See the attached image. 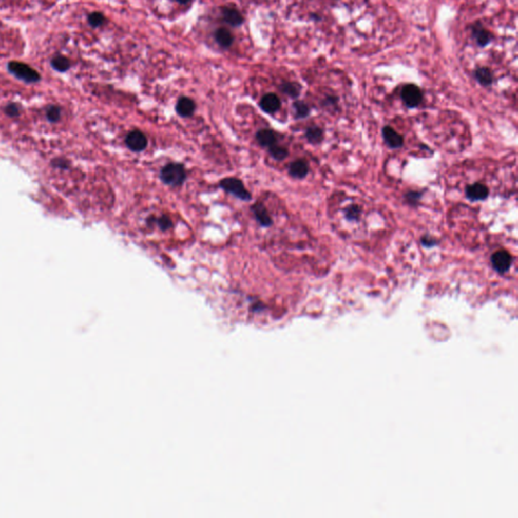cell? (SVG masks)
<instances>
[{"instance_id": "6da1fadb", "label": "cell", "mask_w": 518, "mask_h": 518, "mask_svg": "<svg viewBox=\"0 0 518 518\" xmlns=\"http://www.w3.org/2000/svg\"><path fill=\"white\" fill-rule=\"evenodd\" d=\"M186 174L184 167L181 164L170 163L166 165L161 171V179L164 183L172 186H179L185 180Z\"/></svg>"}, {"instance_id": "7a4b0ae2", "label": "cell", "mask_w": 518, "mask_h": 518, "mask_svg": "<svg viewBox=\"0 0 518 518\" xmlns=\"http://www.w3.org/2000/svg\"><path fill=\"white\" fill-rule=\"evenodd\" d=\"M8 70L16 78L28 83L37 82L41 79V76L35 69L21 62H10L8 64Z\"/></svg>"}, {"instance_id": "3957f363", "label": "cell", "mask_w": 518, "mask_h": 518, "mask_svg": "<svg viewBox=\"0 0 518 518\" xmlns=\"http://www.w3.org/2000/svg\"><path fill=\"white\" fill-rule=\"evenodd\" d=\"M220 185L222 188H224L227 193L233 195L234 197L243 200V201H249L251 200V195L248 193V190L245 188L243 182L241 180L234 178V177H229L221 180Z\"/></svg>"}, {"instance_id": "277c9868", "label": "cell", "mask_w": 518, "mask_h": 518, "mask_svg": "<svg viewBox=\"0 0 518 518\" xmlns=\"http://www.w3.org/2000/svg\"><path fill=\"white\" fill-rule=\"evenodd\" d=\"M470 30L472 37L475 40L476 44L480 48H485L489 46L494 40V35L484 27L483 24L480 21H477L474 24H472Z\"/></svg>"}, {"instance_id": "5b68a950", "label": "cell", "mask_w": 518, "mask_h": 518, "mask_svg": "<svg viewBox=\"0 0 518 518\" xmlns=\"http://www.w3.org/2000/svg\"><path fill=\"white\" fill-rule=\"evenodd\" d=\"M401 98L406 106L410 108L417 107L423 100V93L421 89L412 83L406 84L401 91Z\"/></svg>"}, {"instance_id": "8992f818", "label": "cell", "mask_w": 518, "mask_h": 518, "mask_svg": "<svg viewBox=\"0 0 518 518\" xmlns=\"http://www.w3.org/2000/svg\"><path fill=\"white\" fill-rule=\"evenodd\" d=\"M491 262L493 265V268L499 273V274H505L511 266L512 262V257L511 255L505 251V250H500L495 252L492 257H491Z\"/></svg>"}, {"instance_id": "52a82bcc", "label": "cell", "mask_w": 518, "mask_h": 518, "mask_svg": "<svg viewBox=\"0 0 518 518\" xmlns=\"http://www.w3.org/2000/svg\"><path fill=\"white\" fill-rule=\"evenodd\" d=\"M126 144L131 150L140 152V151H143L147 147L148 140L144 135V133H142L141 131H138V130H135V131H132L128 134V136L126 138Z\"/></svg>"}, {"instance_id": "ba28073f", "label": "cell", "mask_w": 518, "mask_h": 518, "mask_svg": "<svg viewBox=\"0 0 518 518\" xmlns=\"http://www.w3.org/2000/svg\"><path fill=\"white\" fill-rule=\"evenodd\" d=\"M466 195L467 198L473 202L484 201L489 196V189L482 183H474L472 185L467 186Z\"/></svg>"}, {"instance_id": "9c48e42d", "label": "cell", "mask_w": 518, "mask_h": 518, "mask_svg": "<svg viewBox=\"0 0 518 518\" xmlns=\"http://www.w3.org/2000/svg\"><path fill=\"white\" fill-rule=\"evenodd\" d=\"M221 11H222L223 20L231 27H239L243 24L244 18L242 16L240 11L237 10L236 8L225 6V7H222Z\"/></svg>"}, {"instance_id": "30bf717a", "label": "cell", "mask_w": 518, "mask_h": 518, "mask_svg": "<svg viewBox=\"0 0 518 518\" xmlns=\"http://www.w3.org/2000/svg\"><path fill=\"white\" fill-rule=\"evenodd\" d=\"M382 137L385 139L386 143L391 147V148H400L404 144V138L397 133L393 128L387 126L382 129Z\"/></svg>"}, {"instance_id": "8fae6325", "label": "cell", "mask_w": 518, "mask_h": 518, "mask_svg": "<svg viewBox=\"0 0 518 518\" xmlns=\"http://www.w3.org/2000/svg\"><path fill=\"white\" fill-rule=\"evenodd\" d=\"M474 77L476 81L484 87H489L494 83V75L490 68L480 66L474 71Z\"/></svg>"}, {"instance_id": "7c38bea8", "label": "cell", "mask_w": 518, "mask_h": 518, "mask_svg": "<svg viewBox=\"0 0 518 518\" xmlns=\"http://www.w3.org/2000/svg\"><path fill=\"white\" fill-rule=\"evenodd\" d=\"M195 110H196V104L191 99L183 97L178 100L176 104V111L179 116L187 118L193 116Z\"/></svg>"}, {"instance_id": "4fadbf2b", "label": "cell", "mask_w": 518, "mask_h": 518, "mask_svg": "<svg viewBox=\"0 0 518 518\" xmlns=\"http://www.w3.org/2000/svg\"><path fill=\"white\" fill-rule=\"evenodd\" d=\"M260 107L267 113H274L280 108V100L275 93H267L261 99Z\"/></svg>"}, {"instance_id": "5bb4252c", "label": "cell", "mask_w": 518, "mask_h": 518, "mask_svg": "<svg viewBox=\"0 0 518 518\" xmlns=\"http://www.w3.org/2000/svg\"><path fill=\"white\" fill-rule=\"evenodd\" d=\"M215 40L221 48L227 49L232 46L234 42V35H232V33L229 30L225 28H220L215 32Z\"/></svg>"}, {"instance_id": "9a60e30c", "label": "cell", "mask_w": 518, "mask_h": 518, "mask_svg": "<svg viewBox=\"0 0 518 518\" xmlns=\"http://www.w3.org/2000/svg\"><path fill=\"white\" fill-rule=\"evenodd\" d=\"M252 210L257 219V221L263 226V227H268L273 224L272 218L270 217L266 208L261 204H255L252 206Z\"/></svg>"}, {"instance_id": "2e32d148", "label": "cell", "mask_w": 518, "mask_h": 518, "mask_svg": "<svg viewBox=\"0 0 518 518\" xmlns=\"http://www.w3.org/2000/svg\"><path fill=\"white\" fill-rule=\"evenodd\" d=\"M289 171L293 177L301 179V178H304L307 176V174L309 172V167L305 161L297 160V161H294L290 165Z\"/></svg>"}, {"instance_id": "e0dca14e", "label": "cell", "mask_w": 518, "mask_h": 518, "mask_svg": "<svg viewBox=\"0 0 518 518\" xmlns=\"http://www.w3.org/2000/svg\"><path fill=\"white\" fill-rule=\"evenodd\" d=\"M256 139H257L258 143L263 147L271 148L277 144L276 134L273 131L267 130V129L260 130L256 135Z\"/></svg>"}, {"instance_id": "ac0fdd59", "label": "cell", "mask_w": 518, "mask_h": 518, "mask_svg": "<svg viewBox=\"0 0 518 518\" xmlns=\"http://www.w3.org/2000/svg\"><path fill=\"white\" fill-rule=\"evenodd\" d=\"M280 90L292 99H297L301 93V85L297 82H283L280 85Z\"/></svg>"}, {"instance_id": "d6986e66", "label": "cell", "mask_w": 518, "mask_h": 518, "mask_svg": "<svg viewBox=\"0 0 518 518\" xmlns=\"http://www.w3.org/2000/svg\"><path fill=\"white\" fill-rule=\"evenodd\" d=\"M51 64L53 66L54 69L59 71V72H65L70 68V61L64 56L62 55H58V56H55L52 61H51Z\"/></svg>"}, {"instance_id": "ffe728a7", "label": "cell", "mask_w": 518, "mask_h": 518, "mask_svg": "<svg viewBox=\"0 0 518 518\" xmlns=\"http://www.w3.org/2000/svg\"><path fill=\"white\" fill-rule=\"evenodd\" d=\"M293 105H294V109H295V113H296L297 118L304 119L309 116L310 107L308 106V104H305L304 102L298 101V102H295Z\"/></svg>"}, {"instance_id": "44dd1931", "label": "cell", "mask_w": 518, "mask_h": 518, "mask_svg": "<svg viewBox=\"0 0 518 518\" xmlns=\"http://www.w3.org/2000/svg\"><path fill=\"white\" fill-rule=\"evenodd\" d=\"M306 138L310 143H320L323 140V131L318 127H311L306 132Z\"/></svg>"}, {"instance_id": "7402d4cb", "label": "cell", "mask_w": 518, "mask_h": 518, "mask_svg": "<svg viewBox=\"0 0 518 518\" xmlns=\"http://www.w3.org/2000/svg\"><path fill=\"white\" fill-rule=\"evenodd\" d=\"M344 213H346V217L347 220H349V221H358L359 218H360L361 208L358 207L357 205H351V206L346 207V209H344Z\"/></svg>"}, {"instance_id": "603a6c76", "label": "cell", "mask_w": 518, "mask_h": 518, "mask_svg": "<svg viewBox=\"0 0 518 518\" xmlns=\"http://www.w3.org/2000/svg\"><path fill=\"white\" fill-rule=\"evenodd\" d=\"M105 22L104 14L101 12H92L88 15V23L92 28H99Z\"/></svg>"}, {"instance_id": "cb8c5ba5", "label": "cell", "mask_w": 518, "mask_h": 518, "mask_svg": "<svg viewBox=\"0 0 518 518\" xmlns=\"http://www.w3.org/2000/svg\"><path fill=\"white\" fill-rule=\"evenodd\" d=\"M46 116H47V119L52 122V123H56L57 121L60 120L61 118V108L59 106H56V105H52L50 106L48 109H47V112H46Z\"/></svg>"}, {"instance_id": "d4e9b609", "label": "cell", "mask_w": 518, "mask_h": 518, "mask_svg": "<svg viewBox=\"0 0 518 518\" xmlns=\"http://www.w3.org/2000/svg\"><path fill=\"white\" fill-rule=\"evenodd\" d=\"M268 149H270V152L273 155V157L275 159H277V160H282V159H284L287 156L286 149L283 148V147L277 146V144L275 146L268 148Z\"/></svg>"}, {"instance_id": "484cf974", "label": "cell", "mask_w": 518, "mask_h": 518, "mask_svg": "<svg viewBox=\"0 0 518 518\" xmlns=\"http://www.w3.org/2000/svg\"><path fill=\"white\" fill-rule=\"evenodd\" d=\"M157 224L159 225V227L162 230H167V229H169V228L172 227L171 220L168 217H166V216H163V217L159 218L158 221H157Z\"/></svg>"}, {"instance_id": "4316f807", "label": "cell", "mask_w": 518, "mask_h": 518, "mask_svg": "<svg viewBox=\"0 0 518 518\" xmlns=\"http://www.w3.org/2000/svg\"><path fill=\"white\" fill-rule=\"evenodd\" d=\"M5 112H6L9 117H17V116L20 114V107H18V105H17V104H8V105L5 107Z\"/></svg>"}, {"instance_id": "83f0119b", "label": "cell", "mask_w": 518, "mask_h": 518, "mask_svg": "<svg viewBox=\"0 0 518 518\" xmlns=\"http://www.w3.org/2000/svg\"><path fill=\"white\" fill-rule=\"evenodd\" d=\"M421 198V194L420 193H417V191H410L406 195V200L411 204V205H415L419 199Z\"/></svg>"}, {"instance_id": "f1b7e54d", "label": "cell", "mask_w": 518, "mask_h": 518, "mask_svg": "<svg viewBox=\"0 0 518 518\" xmlns=\"http://www.w3.org/2000/svg\"><path fill=\"white\" fill-rule=\"evenodd\" d=\"M421 243H422L424 246H426V247H432V246L436 245L437 241H436L434 238H430V237L426 236V237H422V238H421Z\"/></svg>"}, {"instance_id": "f546056e", "label": "cell", "mask_w": 518, "mask_h": 518, "mask_svg": "<svg viewBox=\"0 0 518 518\" xmlns=\"http://www.w3.org/2000/svg\"><path fill=\"white\" fill-rule=\"evenodd\" d=\"M338 103V99L336 97H327L324 101H323V104L325 105H328V106H331V105H336Z\"/></svg>"}, {"instance_id": "4dcf8cb0", "label": "cell", "mask_w": 518, "mask_h": 518, "mask_svg": "<svg viewBox=\"0 0 518 518\" xmlns=\"http://www.w3.org/2000/svg\"><path fill=\"white\" fill-rule=\"evenodd\" d=\"M311 18H313L314 21H317V22L321 21V16H320V15H318V14H316V13H312Z\"/></svg>"}, {"instance_id": "1f68e13d", "label": "cell", "mask_w": 518, "mask_h": 518, "mask_svg": "<svg viewBox=\"0 0 518 518\" xmlns=\"http://www.w3.org/2000/svg\"><path fill=\"white\" fill-rule=\"evenodd\" d=\"M176 1H178L179 3H182V4H186V3H188L190 0H176Z\"/></svg>"}]
</instances>
